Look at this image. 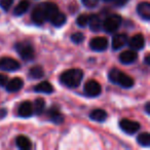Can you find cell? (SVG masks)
Masks as SVG:
<instances>
[{"label": "cell", "instance_id": "4dcf8cb0", "mask_svg": "<svg viewBox=\"0 0 150 150\" xmlns=\"http://www.w3.org/2000/svg\"><path fill=\"white\" fill-rule=\"evenodd\" d=\"M8 81V78H7L6 75L4 74H0V86H5Z\"/></svg>", "mask_w": 150, "mask_h": 150}, {"label": "cell", "instance_id": "1f68e13d", "mask_svg": "<svg viewBox=\"0 0 150 150\" xmlns=\"http://www.w3.org/2000/svg\"><path fill=\"white\" fill-rule=\"evenodd\" d=\"M129 0H115V5L117 6H125Z\"/></svg>", "mask_w": 150, "mask_h": 150}, {"label": "cell", "instance_id": "4316f807", "mask_svg": "<svg viewBox=\"0 0 150 150\" xmlns=\"http://www.w3.org/2000/svg\"><path fill=\"white\" fill-rule=\"evenodd\" d=\"M88 23V15H80L78 16L77 20H76V24H77L79 27H86Z\"/></svg>", "mask_w": 150, "mask_h": 150}, {"label": "cell", "instance_id": "d4e9b609", "mask_svg": "<svg viewBox=\"0 0 150 150\" xmlns=\"http://www.w3.org/2000/svg\"><path fill=\"white\" fill-rule=\"evenodd\" d=\"M44 107H45V101L42 98H37L34 103L33 111H35V113L37 115H40L44 110Z\"/></svg>", "mask_w": 150, "mask_h": 150}, {"label": "cell", "instance_id": "6da1fadb", "mask_svg": "<svg viewBox=\"0 0 150 150\" xmlns=\"http://www.w3.org/2000/svg\"><path fill=\"white\" fill-rule=\"evenodd\" d=\"M83 78V72L80 69H69L61 74L60 81L67 88H77Z\"/></svg>", "mask_w": 150, "mask_h": 150}, {"label": "cell", "instance_id": "30bf717a", "mask_svg": "<svg viewBox=\"0 0 150 150\" xmlns=\"http://www.w3.org/2000/svg\"><path fill=\"white\" fill-rule=\"evenodd\" d=\"M129 45V47L134 50H139L145 46V38L142 34H136L133 37L129 39V41L127 42Z\"/></svg>", "mask_w": 150, "mask_h": 150}, {"label": "cell", "instance_id": "d590c367", "mask_svg": "<svg viewBox=\"0 0 150 150\" xmlns=\"http://www.w3.org/2000/svg\"><path fill=\"white\" fill-rule=\"evenodd\" d=\"M104 1H111V0H104Z\"/></svg>", "mask_w": 150, "mask_h": 150}, {"label": "cell", "instance_id": "603a6c76", "mask_svg": "<svg viewBox=\"0 0 150 150\" xmlns=\"http://www.w3.org/2000/svg\"><path fill=\"white\" fill-rule=\"evenodd\" d=\"M44 8H45V13H46V18L47 20H50L52 18V16L56 15L59 11L58 5L54 4L52 2H45L44 3Z\"/></svg>", "mask_w": 150, "mask_h": 150}, {"label": "cell", "instance_id": "d6986e66", "mask_svg": "<svg viewBox=\"0 0 150 150\" xmlns=\"http://www.w3.org/2000/svg\"><path fill=\"white\" fill-rule=\"evenodd\" d=\"M16 143H17L18 147L22 150H29L32 147L31 141L29 140V138L25 137V136H19V137H17Z\"/></svg>", "mask_w": 150, "mask_h": 150}, {"label": "cell", "instance_id": "52a82bcc", "mask_svg": "<svg viewBox=\"0 0 150 150\" xmlns=\"http://www.w3.org/2000/svg\"><path fill=\"white\" fill-rule=\"evenodd\" d=\"M101 84L99 83L97 80H88L86 84H84V93L86 96L88 97H97L101 94Z\"/></svg>", "mask_w": 150, "mask_h": 150}, {"label": "cell", "instance_id": "7c38bea8", "mask_svg": "<svg viewBox=\"0 0 150 150\" xmlns=\"http://www.w3.org/2000/svg\"><path fill=\"white\" fill-rule=\"evenodd\" d=\"M138 59V54L136 50H125L119 54V61H120L122 64H132L134 63L136 60Z\"/></svg>", "mask_w": 150, "mask_h": 150}, {"label": "cell", "instance_id": "cb8c5ba5", "mask_svg": "<svg viewBox=\"0 0 150 150\" xmlns=\"http://www.w3.org/2000/svg\"><path fill=\"white\" fill-rule=\"evenodd\" d=\"M43 75L44 71L41 66H34L29 71V76L32 79H39V78L43 77Z\"/></svg>", "mask_w": 150, "mask_h": 150}, {"label": "cell", "instance_id": "277c9868", "mask_svg": "<svg viewBox=\"0 0 150 150\" xmlns=\"http://www.w3.org/2000/svg\"><path fill=\"white\" fill-rule=\"evenodd\" d=\"M16 50H17L18 54H20V57L23 60L31 61L34 58V48L29 43H25V42L17 43Z\"/></svg>", "mask_w": 150, "mask_h": 150}, {"label": "cell", "instance_id": "e575fe53", "mask_svg": "<svg viewBox=\"0 0 150 150\" xmlns=\"http://www.w3.org/2000/svg\"><path fill=\"white\" fill-rule=\"evenodd\" d=\"M145 63L147 65H149L150 64V61H149V54H146V57H145Z\"/></svg>", "mask_w": 150, "mask_h": 150}, {"label": "cell", "instance_id": "f546056e", "mask_svg": "<svg viewBox=\"0 0 150 150\" xmlns=\"http://www.w3.org/2000/svg\"><path fill=\"white\" fill-rule=\"evenodd\" d=\"M81 1L82 4L84 6L88 7V8H93V7H95L99 3V0H81Z\"/></svg>", "mask_w": 150, "mask_h": 150}, {"label": "cell", "instance_id": "9a60e30c", "mask_svg": "<svg viewBox=\"0 0 150 150\" xmlns=\"http://www.w3.org/2000/svg\"><path fill=\"white\" fill-rule=\"evenodd\" d=\"M137 13L145 21L150 20V4L149 2H141L137 6Z\"/></svg>", "mask_w": 150, "mask_h": 150}, {"label": "cell", "instance_id": "8fae6325", "mask_svg": "<svg viewBox=\"0 0 150 150\" xmlns=\"http://www.w3.org/2000/svg\"><path fill=\"white\" fill-rule=\"evenodd\" d=\"M33 105L29 102V101H24L23 103H21V105L19 106L18 109V114L23 118H27L30 117L33 114Z\"/></svg>", "mask_w": 150, "mask_h": 150}, {"label": "cell", "instance_id": "83f0119b", "mask_svg": "<svg viewBox=\"0 0 150 150\" xmlns=\"http://www.w3.org/2000/svg\"><path fill=\"white\" fill-rule=\"evenodd\" d=\"M71 40H72L74 43L79 44L84 40V35L81 33V32H76V33L72 34V36H71Z\"/></svg>", "mask_w": 150, "mask_h": 150}, {"label": "cell", "instance_id": "5b68a950", "mask_svg": "<svg viewBox=\"0 0 150 150\" xmlns=\"http://www.w3.org/2000/svg\"><path fill=\"white\" fill-rule=\"evenodd\" d=\"M47 20L46 18V13L45 8H44V3L42 4H38L37 6H35V8L32 11V21L36 24V25L40 26Z\"/></svg>", "mask_w": 150, "mask_h": 150}, {"label": "cell", "instance_id": "44dd1931", "mask_svg": "<svg viewBox=\"0 0 150 150\" xmlns=\"http://www.w3.org/2000/svg\"><path fill=\"white\" fill-rule=\"evenodd\" d=\"M30 6V2L28 0H21L19 2V4L15 7V11H13V13L16 16H22L28 11Z\"/></svg>", "mask_w": 150, "mask_h": 150}, {"label": "cell", "instance_id": "3957f363", "mask_svg": "<svg viewBox=\"0 0 150 150\" xmlns=\"http://www.w3.org/2000/svg\"><path fill=\"white\" fill-rule=\"evenodd\" d=\"M121 25V17L118 15H111L103 23V28L107 33H113L117 31Z\"/></svg>", "mask_w": 150, "mask_h": 150}, {"label": "cell", "instance_id": "4fadbf2b", "mask_svg": "<svg viewBox=\"0 0 150 150\" xmlns=\"http://www.w3.org/2000/svg\"><path fill=\"white\" fill-rule=\"evenodd\" d=\"M129 41L127 35L125 34H116L112 38V48L114 50H118L122 48Z\"/></svg>", "mask_w": 150, "mask_h": 150}, {"label": "cell", "instance_id": "7402d4cb", "mask_svg": "<svg viewBox=\"0 0 150 150\" xmlns=\"http://www.w3.org/2000/svg\"><path fill=\"white\" fill-rule=\"evenodd\" d=\"M50 22H52V25L56 26V27H61V26H63L66 23V16L63 13L58 11L56 15L52 16V18L50 19Z\"/></svg>", "mask_w": 150, "mask_h": 150}, {"label": "cell", "instance_id": "8992f818", "mask_svg": "<svg viewBox=\"0 0 150 150\" xmlns=\"http://www.w3.org/2000/svg\"><path fill=\"white\" fill-rule=\"evenodd\" d=\"M119 127L122 129L125 133L129 134V135H132V134L137 133L140 129V123L137 122V121L131 120V119H121L120 122H119Z\"/></svg>", "mask_w": 150, "mask_h": 150}, {"label": "cell", "instance_id": "9c48e42d", "mask_svg": "<svg viewBox=\"0 0 150 150\" xmlns=\"http://www.w3.org/2000/svg\"><path fill=\"white\" fill-rule=\"evenodd\" d=\"M90 47L95 52H103L108 47V40L105 37H95L91 40Z\"/></svg>", "mask_w": 150, "mask_h": 150}, {"label": "cell", "instance_id": "d6a6232c", "mask_svg": "<svg viewBox=\"0 0 150 150\" xmlns=\"http://www.w3.org/2000/svg\"><path fill=\"white\" fill-rule=\"evenodd\" d=\"M149 107H150V103L147 102V103H146V105H145V111H146V113H147V114H150Z\"/></svg>", "mask_w": 150, "mask_h": 150}, {"label": "cell", "instance_id": "484cf974", "mask_svg": "<svg viewBox=\"0 0 150 150\" xmlns=\"http://www.w3.org/2000/svg\"><path fill=\"white\" fill-rule=\"evenodd\" d=\"M137 141L141 146H144V147H149V145H150V135H149V133L145 132V133L140 134V135L138 136V138H137Z\"/></svg>", "mask_w": 150, "mask_h": 150}, {"label": "cell", "instance_id": "2e32d148", "mask_svg": "<svg viewBox=\"0 0 150 150\" xmlns=\"http://www.w3.org/2000/svg\"><path fill=\"white\" fill-rule=\"evenodd\" d=\"M48 117L50 118V120L54 121L57 125H60L64 121V115L60 112L58 107H52L48 110Z\"/></svg>", "mask_w": 150, "mask_h": 150}, {"label": "cell", "instance_id": "5bb4252c", "mask_svg": "<svg viewBox=\"0 0 150 150\" xmlns=\"http://www.w3.org/2000/svg\"><path fill=\"white\" fill-rule=\"evenodd\" d=\"M24 86V81L22 78L19 77H15L13 79H11L9 81H7L6 83V91L9 93H16L19 92Z\"/></svg>", "mask_w": 150, "mask_h": 150}, {"label": "cell", "instance_id": "ac0fdd59", "mask_svg": "<svg viewBox=\"0 0 150 150\" xmlns=\"http://www.w3.org/2000/svg\"><path fill=\"white\" fill-rule=\"evenodd\" d=\"M91 119L98 122H102L107 119V112L103 109H95L94 111H92L90 114Z\"/></svg>", "mask_w": 150, "mask_h": 150}, {"label": "cell", "instance_id": "836d02e7", "mask_svg": "<svg viewBox=\"0 0 150 150\" xmlns=\"http://www.w3.org/2000/svg\"><path fill=\"white\" fill-rule=\"evenodd\" d=\"M5 114H6V111L4 109H0V117H3Z\"/></svg>", "mask_w": 150, "mask_h": 150}, {"label": "cell", "instance_id": "e0dca14e", "mask_svg": "<svg viewBox=\"0 0 150 150\" xmlns=\"http://www.w3.org/2000/svg\"><path fill=\"white\" fill-rule=\"evenodd\" d=\"M88 25H90V28L92 31L98 32L101 30V19L98 15H92L88 16Z\"/></svg>", "mask_w": 150, "mask_h": 150}, {"label": "cell", "instance_id": "ba28073f", "mask_svg": "<svg viewBox=\"0 0 150 150\" xmlns=\"http://www.w3.org/2000/svg\"><path fill=\"white\" fill-rule=\"evenodd\" d=\"M0 68L5 71H16L20 68V63L13 58L3 57L0 59Z\"/></svg>", "mask_w": 150, "mask_h": 150}, {"label": "cell", "instance_id": "ffe728a7", "mask_svg": "<svg viewBox=\"0 0 150 150\" xmlns=\"http://www.w3.org/2000/svg\"><path fill=\"white\" fill-rule=\"evenodd\" d=\"M54 86L48 81H42L34 88V91L37 93H43V94H50L54 92Z\"/></svg>", "mask_w": 150, "mask_h": 150}, {"label": "cell", "instance_id": "f1b7e54d", "mask_svg": "<svg viewBox=\"0 0 150 150\" xmlns=\"http://www.w3.org/2000/svg\"><path fill=\"white\" fill-rule=\"evenodd\" d=\"M13 0H0V6L2 7L5 11H7L13 5Z\"/></svg>", "mask_w": 150, "mask_h": 150}, {"label": "cell", "instance_id": "7a4b0ae2", "mask_svg": "<svg viewBox=\"0 0 150 150\" xmlns=\"http://www.w3.org/2000/svg\"><path fill=\"white\" fill-rule=\"evenodd\" d=\"M109 79L113 82V83L119 84L120 86L125 88H129L134 86V79L129 77V75L125 73L121 72L118 69H112L109 72Z\"/></svg>", "mask_w": 150, "mask_h": 150}]
</instances>
